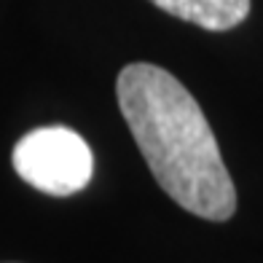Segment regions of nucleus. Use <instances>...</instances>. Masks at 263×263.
Returning <instances> with one entry per match:
<instances>
[{
  "instance_id": "obj_3",
  "label": "nucleus",
  "mask_w": 263,
  "mask_h": 263,
  "mask_svg": "<svg viewBox=\"0 0 263 263\" xmlns=\"http://www.w3.org/2000/svg\"><path fill=\"white\" fill-rule=\"evenodd\" d=\"M153 6L201 30H234L250 16V0H151Z\"/></svg>"
},
{
  "instance_id": "obj_1",
  "label": "nucleus",
  "mask_w": 263,
  "mask_h": 263,
  "mask_svg": "<svg viewBox=\"0 0 263 263\" xmlns=\"http://www.w3.org/2000/svg\"><path fill=\"white\" fill-rule=\"evenodd\" d=\"M116 97L164 194L204 220H229L236 188L194 94L164 67L132 62L118 73Z\"/></svg>"
},
{
  "instance_id": "obj_2",
  "label": "nucleus",
  "mask_w": 263,
  "mask_h": 263,
  "mask_svg": "<svg viewBox=\"0 0 263 263\" xmlns=\"http://www.w3.org/2000/svg\"><path fill=\"white\" fill-rule=\"evenodd\" d=\"M11 161L22 180L49 196H73L89 185L94 175L89 142L67 126L27 132L16 142Z\"/></svg>"
}]
</instances>
